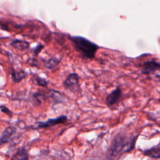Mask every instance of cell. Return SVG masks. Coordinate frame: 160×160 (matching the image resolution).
<instances>
[{"mask_svg": "<svg viewBox=\"0 0 160 160\" xmlns=\"http://www.w3.org/2000/svg\"><path fill=\"white\" fill-rule=\"evenodd\" d=\"M71 40L76 49L86 58L92 59L94 57L99 46L89 39L82 36H72Z\"/></svg>", "mask_w": 160, "mask_h": 160, "instance_id": "obj_1", "label": "cell"}, {"mask_svg": "<svg viewBox=\"0 0 160 160\" xmlns=\"http://www.w3.org/2000/svg\"><path fill=\"white\" fill-rule=\"evenodd\" d=\"M128 140L123 132H118L113 138L107 151L106 158L109 160H114L126 147Z\"/></svg>", "mask_w": 160, "mask_h": 160, "instance_id": "obj_2", "label": "cell"}, {"mask_svg": "<svg viewBox=\"0 0 160 160\" xmlns=\"http://www.w3.org/2000/svg\"><path fill=\"white\" fill-rule=\"evenodd\" d=\"M67 121V117L61 115L56 118H49L46 121H39L36 123V125L32 128L34 129H39L41 128H47L54 126L59 124H62Z\"/></svg>", "mask_w": 160, "mask_h": 160, "instance_id": "obj_3", "label": "cell"}, {"mask_svg": "<svg viewBox=\"0 0 160 160\" xmlns=\"http://www.w3.org/2000/svg\"><path fill=\"white\" fill-rule=\"evenodd\" d=\"M79 79V76L76 73H71L64 80L63 86L66 89L75 92L78 90Z\"/></svg>", "mask_w": 160, "mask_h": 160, "instance_id": "obj_4", "label": "cell"}, {"mask_svg": "<svg viewBox=\"0 0 160 160\" xmlns=\"http://www.w3.org/2000/svg\"><path fill=\"white\" fill-rule=\"evenodd\" d=\"M122 90L120 87H117L115 89L111 91L106 96L105 99V102L106 105L109 107L112 106L116 104L121 99L122 96Z\"/></svg>", "mask_w": 160, "mask_h": 160, "instance_id": "obj_5", "label": "cell"}, {"mask_svg": "<svg viewBox=\"0 0 160 160\" xmlns=\"http://www.w3.org/2000/svg\"><path fill=\"white\" fill-rule=\"evenodd\" d=\"M160 69V63L155 61H146L141 69V72L143 74H150Z\"/></svg>", "mask_w": 160, "mask_h": 160, "instance_id": "obj_6", "label": "cell"}, {"mask_svg": "<svg viewBox=\"0 0 160 160\" xmlns=\"http://www.w3.org/2000/svg\"><path fill=\"white\" fill-rule=\"evenodd\" d=\"M16 133V129L13 127H8L2 132L0 137V146L11 141Z\"/></svg>", "mask_w": 160, "mask_h": 160, "instance_id": "obj_7", "label": "cell"}, {"mask_svg": "<svg viewBox=\"0 0 160 160\" xmlns=\"http://www.w3.org/2000/svg\"><path fill=\"white\" fill-rule=\"evenodd\" d=\"M142 154L144 156L152 159H160V148L155 146L152 147L144 150Z\"/></svg>", "mask_w": 160, "mask_h": 160, "instance_id": "obj_8", "label": "cell"}, {"mask_svg": "<svg viewBox=\"0 0 160 160\" xmlns=\"http://www.w3.org/2000/svg\"><path fill=\"white\" fill-rule=\"evenodd\" d=\"M29 154L28 150L24 148L18 149L12 156L11 160H28Z\"/></svg>", "mask_w": 160, "mask_h": 160, "instance_id": "obj_9", "label": "cell"}, {"mask_svg": "<svg viewBox=\"0 0 160 160\" xmlns=\"http://www.w3.org/2000/svg\"><path fill=\"white\" fill-rule=\"evenodd\" d=\"M12 81L14 82H20L26 76V73L23 71H16L12 69L11 71Z\"/></svg>", "mask_w": 160, "mask_h": 160, "instance_id": "obj_10", "label": "cell"}, {"mask_svg": "<svg viewBox=\"0 0 160 160\" xmlns=\"http://www.w3.org/2000/svg\"><path fill=\"white\" fill-rule=\"evenodd\" d=\"M11 45L13 48L20 50H24L29 48V43L28 42L21 40H15L11 43Z\"/></svg>", "mask_w": 160, "mask_h": 160, "instance_id": "obj_11", "label": "cell"}, {"mask_svg": "<svg viewBox=\"0 0 160 160\" xmlns=\"http://www.w3.org/2000/svg\"><path fill=\"white\" fill-rule=\"evenodd\" d=\"M59 62H60V59H59L57 58L53 57V58H51L48 59L46 61L45 65L47 68L52 69V68L56 67L58 65V64L59 63Z\"/></svg>", "mask_w": 160, "mask_h": 160, "instance_id": "obj_12", "label": "cell"}, {"mask_svg": "<svg viewBox=\"0 0 160 160\" xmlns=\"http://www.w3.org/2000/svg\"><path fill=\"white\" fill-rule=\"evenodd\" d=\"M138 136L139 135L137 134L135 136H134L132 138H131V139L128 140V144H127V146H126V148L124 151V152H129V151H132L135 148V143L136 142V139H137Z\"/></svg>", "mask_w": 160, "mask_h": 160, "instance_id": "obj_13", "label": "cell"}, {"mask_svg": "<svg viewBox=\"0 0 160 160\" xmlns=\"http://www.w3.org/2000/svg\"><path fill=\"white\" fill-rule=\"evenodd\" d=\"M34 81L37 85L42 86V87H46L48 85L47 81H46L44 79L41 78L39 76H36L34 79Z\"/></svg>", "mask_w": 160, "mask_h": 160, "instance_id": "obj_14", "label": "cell"}, {"mask_svg": "<svg viewBox=\"0 0 160 160\" xmlns=\"http://www.w3.org/2000/svg\"><path fill=\"white\" fill-rule=\"evenodd\" d=\"M34 98L36 99V101L39 103H42V102L44 101L46 99L45 95L39 92H36L34 94Z\"/></svg>", "mask_w": 160, "mask_h": 160, "instance_id": "obj_15", "label": "cell"}, {"mask_svg": "<svg viewBox=\"0 0 160 160\" xmlns=\"http://www.w3.org/2000/svg\"><path fill=\"white\" fill-rule=\"evenodd\" d=\"M0 111H1L2 112H3V113H4L5 114H6V115H8V116H9L10 118L12 117V112L9 108H8L6 106H4V105L1 106H0Z\"/></svg>", "mask_w": 160, "mask_h": 160, "instance_id": "obj_16", "label": "cell"}, {"mask_svg": "<svg viewBox=\"0 0 160 160\" xmlns=\"http://www.w3.org/2000/svg\"><path fill=\"white\" fill-rule=\"evenodd\" d=\"M43 48H44V46H43L42 45H41V44L38 45V46H37V47L34 49V54H36V55L38 54L39 52L43 49Z\"/></svg>", "mask_w": 160, "mask_h": 160, "instance_id": "obj_17", "label": "cell"}, {"mask_svg": "<svg viewBox=\"0 0 160 160\" xmlns=\"http://www.w3.org/2000/svg\"><path fill=\"white\" fill-rule=\"evenodd\" d=\"M159 102H160V99H159Z\"/></svg>", "mask_w": 160, "mask_h": 160, "instance_id": "obj_18", "label": "cell"}]
</instances>
